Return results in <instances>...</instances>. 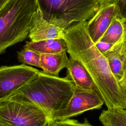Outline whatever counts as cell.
<instances>
[{"label":"cell","instance_id":"24","mask_svg":"<svg viewBox=\"0 0 126 126\" xmlns=\"http://www.w3.org/2000/svg\"></svg>","mask_w":126,"mask_h":126},{"label":"cell","instance_id":"19","mask_svg":"<svg viewBox=\"0 0 126 126\" xmlns=\"http://www.w3.org/2000/svg\"><path fill=\"white\" fill-rule=\"evenodd\" d=\"M95 45L96 47L97 48V49L102 54L111 49V48L113 46V45L112 44L101 41H98L95 44Z\"/></svg>","mask_w":126,"mask_h":126},{"label":"cell","instance_id":"12","mask_svg":"<svg viewBox=\"0 0 126 126\" xmlns=\"http://www.w3.org/2000/svg\"><path fill=\"white\" fill-rule=\"evenodd\" d=\"M23 48L32 50L40 54H56L67 51V46L63 38L27 41Z\"/></svg>","mask_w":126,"mask_h":126},{"label":"cell","instance_id":"10","mask_svg":"<svg viewBox=\"0 0 126 126\" xmlns=\"http://www.w3.org/2000/svg\"><path fill=\"white\" fill-rule=\"evenodd\" d=\"M66 68V76L73 82L76 87L83 90L97 91L90 75L79 61L70 57Z\"/></svg>","mask_w":126,"mask_h":126},{"label":"cell","instance_id":"9","mask_svg":"<svg viewBox=\"0 0 126 126\" xmlns=\"http://www.w3.org/2000/svg\"><path fill=\"white\" fill-rule=\"evenodd\" d=\"M64 30L45 20L37 7L32 16L28 37L32 41L63 38Z\"/></svg>","mask_w":126,"mask_h":126},{"label":"cell","instance_id":"6","mask_svg":"<svg viewBox=\"0 0 126 126\" xmlns=\"http://www.w3.org/2000/svg\"><path fill=\"white\" fill-rule=\"evenodd\" d=\"M39 71L24 64L0 67V102L29 83Z\"/></svg>","mask_w":126,"mask_h":126},{"label":"cell","instance_id":"18","mask_svg":"<svg viewBox=\"0 0 126 126\" xmlns=\"http://www.w3.org/2000/svg\"><path fill=\"white\" fill-rule=\"evenodd\" d=\"M115 1L118 15L126 22V0H115Z\"/></svg>","mask_w":126,"mask_h":126},{"label":"cell","instance_id":"11","mask_svg":"<svg viewBox=\"0 0 126 126\" xmlns=\"http://www.w3.org/2000/svg\"><path fill=\"white\" fill-rule=\"evenodd\" d=\"M66 52L56 54H40L41 69L44 73L53 76H58L60 72L66 68L69 63Z\"/></svg>","mask_w":126,"mask_h":126},{"label":"cell","instance_id":"14","mask_svg":"<svg viewBox=\"0 0 126 126\" xmlns=\"http://www.w3.org/2000/svg\"><path fill=\"white\" fill-rule=\"evenodd\" d=\"M99 120L103 126H126V109L114 107L103 110Z\"/></svg>","mask_w":126,"mask_h":126},{"label":"cell","instance_id":"20","mask_svg":"<svg viewBox=\"0 0 126 126\" xmlns=\"http://www.w3.org/2000/svg\"><path fill=\"white\" fill-rule=\"evenodd\" d=\"M119 83L120 85L126 84V58L123 60V75Z\"/></svg>","mask_w":126,"mask_h":126},{"label":"cell","instance_id":"21","mask_svg":"<svg viewBox=\"0 0 126 126\" xmlns=\"http://www.w3.org/2000/svg\"><path fill=\"white\" fill-rule=\"evenodd\" d=\"M121 87V90L122 92V94H123V96L125 99L126 106V84L124 85H120Z\"/></svg>","mask_w":126,"mask_h":126},{"label":"cell","instance_id":"13","mask_svg":"<svg viewBox=\"0 0 126 126\" xmlns=\"http://www.w3.org/2000/svg\"><path fill=\"white\" fill-rule=\"evenodd\" d=\"M124 33L123 20L119 16L117 11L113 16L112 20L98 41L115 45L119 43Z\"/></svg>","mask_w":126,"mask_h":126},{"label":"cell","instance_id":"8","mask_svg":"<svg viewBox=\"0 0 126 126\" xmlns=\"http://www.w3.org/2000/svg\"><path fill=\"white\" fill-rule=\"evenodd\" d=\"M116 12L115 0L101 2L94 15L86 21L87 31L94 44L105 32Z\"/></svg>","mask_w":126,"mask_h":126},{"label":"cell","instance_id":"7","mask_svg":"<svg viewBox=\"0 0 126 126\" xmlns=\"http://www.w3.org/2000/svg\"><path fill=\"white\" fill-rule=\"evenodd\" d=\"M103 103L104 101L97 91L83 90L75 86L68 104L57 114L55 121L68 119L87 111L99 109Z\"/></svg>","mask_w":126,"mask_h":126},{"label":"cell","instance_id":"4","mask_svg":"<svg viewBox=\"0 0 126 126\" xmlns=\"http://www.w3.org/2000/svg\"><path fill=\"white\" fill-rule=\"evenodd\" d=\"M43 17L66 29L73 24L89 20L101 3L99 0H36Z\"/></svg>","mask_w":126,"mask_h":126},{"label":"cell","instance_id":"5","mask_svg":"<svg viewBox=\"0 0 126 126\" xmlns=\"http://www.w3.org/2000/svg\"><path fill=\"white\" fill-rule=\"evenodd\" d=\"M48 115L38 106L6 99L0 102V126H50Z\"/></svg>","mask_w":126,"mask_h":126},{"label":"cell","instance_id":"2","mask_svg":"<svg viewBox=\"0 0 126 126\" xmlns=\"http://www.w3.org/2000/svg\"><path fill=\"white\" fill-rule=\"evenodd\" d=\"M74 85L67 76L61 77L39 70L37 75L7 99L34 104L43 110L51 123L72 96Z\"/></svg>","mask_w":126,"mask_h":126},{"label":"cell","instance_id":"16","mask_svg":"<svg viewBox=\"0 0 126 126\" xmlns=\"http://www.w3.org/2000/svg\"><path fill=\"white\" fill-rule=\"evenodd\" d=\"M18 61L24 64H29L41 68L40 54L29 49L23 48L18 52Z\"/></svg>","mask_w":126,"mask_h":126},{"label":"cell","instance_id":"17","mask_svg":"<svg viewBox=\"0 0 126 126\" xmlns=\"http://www.w3.org/2000/svg\"><path fill=\"white\" fill-rule=\"evenodd\" d=\"M50 126H93L91 125L87 119H85L83 123L79 122L73 119H66L62 121H57L53 122Z\"/></svg>","mask_w":126,"mask_h":126},{"label":"cell","instance_id":"23","mask_svg":"<svg viewBox=\"0 0 126 126\" xmlns=\"http://www.w3.org/2000/svg\"><path fill=\"white\" fill-rule=\"evenodd\" d=\"M101 2H107V1H110L114 0H99Z\"/></svg>","mask_w":126,"mask_h":126},{"label":"cell","instance_id":"15","mask_svg":"<svg viewBox=\"0 0 126 126\" xmlns=\"http://www.w3.org/2000/svg\"><path fill=\"white\" fill-rule=\"evenodd\" d=\"M103 54L107 61L112 74L119 82L123 75V60L119 50L112 46L111 49Z\"/></svg>","mask_w":126,"mask_h":126},{"label":"cell","instance_id":"3","mask_svg":"<svg viewBox=\"0 0 126 126\" xmlns=\"http://www.w3.org/2000/svg\"><path fill=\"white\" fill-rule=\"evenodd\" d=\"M36 0H9L0 10V55L28 36Z\"/></svg>","mask_w":126,"mask_h":126},{"label":"cell","instance_id":"22","mask_svg":"<svg viewBox=\"0 0 126 126\" xmlns=\"http://www.w3.org/2000/svg\"><path fill=\"white\" fill-rule=\"evenodd\" d=\"M9 0H0V10Z\"/></svg>","mask_w":126,"mask_h":126},{"label":"cell","instance_id":"1","mask_svg":"<svg viewBox=\"0 0 126 126\" xmlns=\"http://www.w3.org/2000/svg\"><path fill=\"white\" fill-rule=\"evenodd\" d=\"M86 25V21L74 23L64 30L63 38L67 46L66 52L87 70L107 109H126L121 86L105 57L90 37Z\"/></svg>","mask_w":126,"mask_h":126}]
</instances>
